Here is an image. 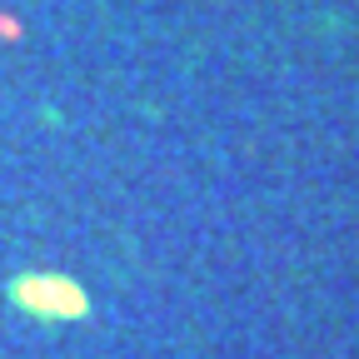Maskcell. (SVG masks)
I'll list each match as a JSON object with an SVG mask.
<instances>
[{
  "mask_svg": "<svg viewBox=\"0 0 359 359\" xmlns=\"http://www.w3.org/2000/svg\"><path fill=\"white\" fill-rule=\"evenodd\" d=\"M11 304L30 320H55V325H70V320H85L90 314V294L70 280V275H55V269H25V275L11 280Z\"/></svg>",
  "mask_w": 359,
  "mask_h": 359,
  "instance_id": "cell-1",
  "label": "cell"
}]
</instances>
